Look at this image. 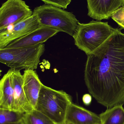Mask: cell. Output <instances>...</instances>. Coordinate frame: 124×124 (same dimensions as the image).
Masks as SVG:
<instances>
[{"instance_id": "obj_13", "label": "cell", "mask_w": 124, "mask_h": 124, "mask_svg": "<svg viewBox=\"0 0 124 124\" xmlns=\"http://www.w3.org/2000/svg\"><path fill=\"white\" fill-rule=\"evenodd\" d=\"M0 108L15 111L14 90L11 69L0 81Z\"/></svg>"}, {"instance_id": "obj_19", "label": "cell", "mask_w": 124, "mask_h": 124, "mask_svg": "<svg viewBox=\"0 0 124 124\" xmlns=\"http://www.w3.org/2000/svg\"><path fill=\"white\" fill-rule=\"evenodd\" d=\"M92 100L91 96L89 94H85L82 97V101L84 104L87 106H89L91 104Z\"/></svg>"}, {"instance_id": "obj_15", "label": "cell", "mask_w": 124, "mask_h": 124, "mask_svg": "<svg viewBox=\"0 0 124 124\" xmlns=\"http://www.w3.org/2000/svg\"><path fill=\"white\" fill-rule=\"evenodd\" d=\"M23 121L25 124H55L46 115L35 109L25 113Z\"/></svg>"}, {"instance_id": "obj_1", "label": "cell", "mask_w": 124, "mask_h": 124, "mask_svg": "<svg viewBox=\"0 0 124 124\" xmlns=\"http://www.w3.org/2000/svg\"><path fill=\"white\" fill-rule=\"evenodd\" d=\"M116 28L98 48L87 55L85 84L98 102L107 108L124 104V33Z\"/></svg>"}, {"instance_id": "obj_6", "label": "cell", "mask_w": 124, "mask_h": 124, "mask_svg": "<svg viewBox=\"0 0 124 124\" xmlns=\"http://www.w3.org/2000/svg\"><path fill=\"white\" fill-rule=\"evenodd\" d=\"M33 11L23 0H7L0 8V31L30 17Z\"/></svg>"}, {"instance_id": "obj_12", "label": "cell", "mask_w": 124, "mask_h": 124, "mask_svg": "<svg viewBox=\"0 0 124 124\" xmlns=\"http://www.w3.org/2000/svg\"><path fill=\"white\" fill-rule=\"evenodd\" d=\"M11 70L14 90V110L23 113L30 112L33 108L28 102L23 89V74L20 71Z\"/></svg>"}, {"instance_id": "obj_3", "label": "cell", "mask_w": 124, "mask_h": 124, "mask_svg": "<svg viewBox=\"0 0 124 124\" xmlns=\"http://www.w3.org/2000/svg\"><path fill=\"white\" fill-rule=\"evenodd\" d=\"M71 96L65 92L58 90L42 84L35 109L40 111L55 124L66 121Z\"/></svg>"}, {"instance_id": "obj_18", "label": "cell", "mask_w": 124, "mask_h": 124, "mask_svg": "<svg viewBox=\"0 0 124 124\" xmlns=\"http://www.w3.org/2000/svg\"><path fill=\"white\" fill-rule=\"evenodd\" d=\"M111 18L118 25L124 24V7L117 9L112 15Z\"/></svg>"}, {"instance_id": "obj_4", "label": "cell", "mask_w": 124, "mask_h": 124, "mask_svg": "<svg viewBox=\"0 0 124 124\" xmlns=\"http://www.w3.org/2000/svg\"><path fill=\"white\" fill-rule=\"evenodd\" d=\"M33 15L37 18L40 26L51 28L72 36L79 23L72 12L45 4L35 8Z\"/></svg>"}, {"instance_id": "obj_17", "label": "cell", "mask_w": 124, "mask_h": 124, "mask_svg": "<svg viewBox=\"0 0 124 124\" xmlns=\"http://www.w3.org/2000/svg\"><path fill=\"white\" fill-rule=\"evenodd\" d=\"M45 4L52 5L62 8L66 9L70 4L71 0H41Z\"/></svg>"}, {"instance_id": "obj_22", "label": "cell", "mask_w": 124, "mask_h": 124, "mask_svg": "<svg viewBox=\"0 0 124 124\" xmlns=\"http://www.w3.org/2000/svg\"><path fill=\"white\" fill-rule=\"evenodd\" d=\"M68 124L67 122H66V121L65 122H63V123H62V124Z\"/></svg>"}, {"instance_id": "obj_9", "label": "cell", "mask_w": 124, "mask_h": 124, "mask_svg": "<svg viewBox=\"0 0 124 124\" xmlns=\"http://www.w3.org/2000/svg\"><path fill=\"white\" fill-rule=\"evenodd\" d=\"M59 32L51 28L40 26L25 36L12 42L5 48L29 47L43 44Z\"/></svg>"}, {"instance_id": "obj_8", "label": "cell", "mask_w": 124, "mask_h": 124, "mask_svg": "<svg viewBox=\"0 0 124 124\" xmlns=\"http://www.w3.org/2000/svg\"><path fill=\"white\" fill-rule=\"evenodd\" d=\"M88 15L98 21L108 19L117 9L124 7V0H87Z\"/></svg>"}, {"instance_id": "obj_10", "label": "cell", "mask_w": 124, "mask_h": 124, "mask_svg": "<svg viewBox=\"0 0 124 124\" xmlns=\"http://www.w3.org/2000/svg\"><path fill=\"white\" fill-rule=\"evenodd\" d=\"M22 87L25 94L33 109H35L42 84L34 70H25L23 74Z\"/></svg>"}, {"instance_id": "obj_14", "label": "cell", "mask_w": 124, "mask_h": 124, "mask_svg": "<svg viewBox=\"0 0 124 124\" xmlns=\"http://www.w3.org/2000/svg\"><path fill=\"white\" fill-rule=\"evenodd\" d=\"M99 116L101 124H124L123 105H116L107 108Z\"/></svg>"}, {"instance_id": "obj_16", "label": "cell", "mask_w": 124, "mask_h": 124, "mask_svg": "<svg viewBox=\"0 0 124 124\" xmlns=\"http://www.w3.org/2000/svg\"><path fill=\"white\" fill-rule=\"evenodd\" d=\"M24 114L15 111L0 108V124L13 123L23 120Z\"/></svg>"}, {"instance_id": "obj_7", "label": "cell", "mask_w": 124, "mask_h": 124, "mask_svg": "<svg viewBox=\"0 0 124 124\" xmlns=\"http://www.w3.org/2000/svg\"><path fill=\"white\" fill-rule=\"evenodd\" d=\"M36 17L31 16L0 31V49L6 47L16 40L25 36L40 27Z\"/></svg>"}, {"instance_id": "obj_21", "label": "cell", "mask_w": 124, "mask_h": 124, "mask_svg": "<svg viewBox=\"0 0 124 124\" xmlns=\"http://www.w3.org/2000/svg\"><path fill=\"white\" fill-rule=\"evenodd\" d=\"M119 27L121 28V29H124V24H119L118 25Z\"/></svg>"}, {"instance_id": "obj_2", "label": "cell", "mask_w": 124, "mask_h": 124, "mask_svg": "<svg viewBox=\"0 0 124 124\" xmlns=\"http://www.w3.org/2000/svg\"><path fill=\"white\" fill-rule=\"evenodd\" d=\"M116 29L107 22L93 20L87 23L79 22L73 37L75 45L87 55L104 43Z\"/></svg>"}, {"instance_id": "obj_11", "label": "cell", "mask_w": 124, "mask_h": 124, "mask_svg": "<svg viewBox=\"0 0 124 124\" xmlns=\"http://www.w3.org/2000/svg\"><path fill=\"white\" fill-rule=\"evenodd\" d=\"M66 121L70 124H101L99 115L73 103L68 108Z\"/></svg>"}, {"instance_id": "obj_20", "label": "cell", "mask_w": 124, "mask_h": 124, "mask_svg": "<svg viewBox=\"0 0 124 124\" xmlns=\"http://www.w3.org/2000/svg\"><path fill=\"white\" fill-rule=\"evenodd\" d=\"M4 124H25L23 122V120L19 121L17 122H13V123H6Z\"/></svg>"}, {"instance_id": "obj_5", "label": "cell", "mask_w": 124, "mask_h": 124, "mask_svg": "<svg viewBox=\"0 0 124 124\" xmlns=\"http://www.w3.org/2000/svg\"><path fill=\"white\" fill-rule=\"evenodd\" d=\"M45 50L43 44L29 47L0 49V62L12 70H35Z\"/></svg>"}]
</instances>
